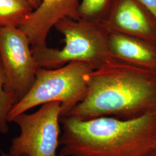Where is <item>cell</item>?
<instances>
[{
  "label": "cell",
  "instance_id": "cell-1",
  "mask_svg": "<svg viewBox=\"0 0 156 156\" xmlns=\"http://www.w3.org/2000/svg\"><path fill=\"white\" fill-rule=\"evenodd\" d=\"M87 85L83 100L68 116L128 120L156 113V70L113 58L88 74Z\"/></svg>",
  "mask_w": 156,
  "mask_h": 156
},
{
  "label": "cell",
  "instance_id": "cell-2",
  "mask_svg": "<svg viewBox=\"0 0 156 156\" xmlns=\"http://www.w3.org/2000/svg\"><path fill=\"white\" fill-rule=\"evenodd\" d=\"M59 156H145L156 149V113L133 119L62 117Z\"/></svg>",
  "mask_w": 156,
  "mask_h": 156
},
{
  "label": "cell",
  "instance_id": "cell-3",
  "mask_svg": "<svg viewBox=\"0 0 156 156\" xmlns=\"http://www.w3.org/2000/svg\"><path fill=\"white\" fill-rule=\"evenodd\" d=\"M54 28L63 35L64 46L60 49L48 46L31 48L38 68L53 69L80 62L95 69L113 58L109 44L110 32L102 23L64 18Z\"/></svg>",
  "mask_w": 156,
  "mask_h": 156
},
{
  "label": "cell",
  "instance_id": "cell-4",
  "mask_svg": "<svg viewBox=\"0 0 156 156\" xmlns=\"http://www.w3.org/2000/svg\"><path fill=\"white\" fill-rule=\"evenodd\" d=\"M94 69L89 64L80 62L53 69L39 68L31 89L12 108L9 122L20 113L53 101L61 103L62 117L67 116L83 100L87 92V75Z\"/></svg>",
  "mask_w": 156,
  "mask_h": 156
},
{
  "label": "cell",
  "instance_id": "cell-5",
  "mask_svg": "<svg viewBox=\"0 0 156 156\" xmlns=\"http://www.w3.org/2000/svg\"><path fill=\"white\" fill-rule=\"evenodd\" d=\"M61 103L53 101L41 105L31 114L20 113L14 117L20 129L12 140L9 154L11 156H59Z\"/></svg>",
  "mask_w": 156,
  "mask_h": 156
},
{
  "label": "cell",
  "instance_id": "cell-6",
  "mask_svg": "<svg viewBox=\"0 0 156 156\" xmlns=\"http://www.w3.org/2000/svg\"><path fill=\"white\" fill-rule=\"evenodd\" d=\"M27 37L19 28H0V64L5 90L16 104L33 86L38 68Z\"/></svg>",
  "mask_w": 156,
  "mask_h": 156
},
{
  "label": "cell",
  "instance_id": "cell-7",
  "mask_svg": "<svg viewBox=\"0 0 156 156\" xmlns=\"http://www.w3.org/2000/svg\"><path fill=\"white\" fill-rule=\"evenodd\" d=\"M102 23L110 33L123 34L156 44V19L138 0H118Z\"/></svg>",
  "mask_w": 156,
  "mask_h": 156
},
{
  "label": "cell",
  "instance_id": "cell-8",
  "mask_svg": "<svg viewBox=\"0 0 156 156\" xmlns=\"http://www.w3.org/2000/svg\"><path fill=\"white\" fill-rule=\"evenodd\" d=\"M79 0H43L19 28L27 37L31 48L47 46L50 30L64 18L80 19Z\"/></svg>",
  "mask_w": 156,
  "mask_h": 156
},
{
  "label": "cell",
  "instance_id": "cell-9",
  "mask_svg": "<svg viewBox=\"0 0 156 156\" xmlns=\"http://www.w3.org/2000/svg\"><path fill=\"white\" fill-rule=\"evenodd\" d=\"M109 44L114 58L156 71V44L117 33H110Z\"/></svg>",
  "mask_w": 156,
  "mask_h": 156
},
{
  "label": "cell",
  "instance_id": "cell-10",
  "mask_svg": "<svg viewBox=\"0 0 156 156\" xmlns=\"http://www.w3.org/2000/svg\"><path fill=\"white\" fill-rule=\"evenodd\" d=\"M35 10L28 0H0V28H19Z\"/></svg>",
  "mask_w": 156,
  "mask_h": 156
},
{
  "label": "cell",
  "instance_id": "cell-11",
  "mask_svg": "<svg viewBox=\"0 0 156 156\" xmlns=\"http://www.w3.org/2000/svg\"><path fill=\"white\" fill-rule=\"evenodd\" d=\"M118 0H81L79 8L80 19L104 22L110 15Z\"/></svg>",
  "mask_w": 156,
  "mask_h": 156
},
{
  "label": "cell",
  "instance_id": "cell-12",
  "mask_svg": "<svg viewBox=\"0 0 156 156\" xmlns=\"http://www.w3.org/2000/svg\"><path fill=\"white\" fill-rule=\"evenodd\" d=\"M5 78L0 64V134H6L9 131L8 116L16 104L13 96L5 90Z\"/></svg>",
  "mask_w": 156,
  "mask_h": 156
},
{
  "label": "cell",
  "instance_id": "cell-13",
  "mask_svg": "<svg viewBox=\"0 0 156 156\" xmlns=\"http://www.w3.org/2000/svg\"><path fill=\"white\" fill-rule=\"evenodd\" d=\"M151 12L156 19V0H138Z\"/></svg>",
  "mask_w": 156,
  "mask_h": 156
},
{
  "label": "cell",
  "instance_id": "cell-14",
  "mask_svg": "<svg viewBox=\"0 0 156 156\" xmlns=\"http://www.w3.org/2000/svg\"><path fill=\"white\" fill-rule=\"evenodd\" d=\"M28 1L33 5L35 9H37L41 4L43 0H28Z\"/></svg>",
  "mask_w": 156,
  "mask_h": 156
},
{
  "label": "cell",
  "instance_id": "cell-15",
  "mask_svg": "<svg viewBox=\"0 0 156 156\" xmlns=\"http://www.w3.org/2000/svg\"><path fill=\"white\" fill-rule=\"evenodd\" d=\"M145 156H156V149L153 151H151L149 153L146 154Z\"/></svg>",
  "mask_w": 156,
  "mask_h": 156
},
{
  "label": "cell",
  "instance_id": "cell-16",
  "mask_svg": "<svg viewBox=\"0 0 156 156\" xmlns=\"http://www.w3.org/2000/svg\"><path fill=\"white\" fill-rule=\"evenodd\" d=\"M2 156H11L10 154H2Z\"/></svg>",
  "mask_w": 156,
  "mask_h": 156
}]
</instances>
